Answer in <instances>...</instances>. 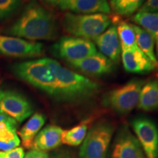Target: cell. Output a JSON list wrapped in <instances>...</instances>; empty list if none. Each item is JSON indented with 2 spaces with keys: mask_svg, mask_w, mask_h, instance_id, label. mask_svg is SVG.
I'll use <instances>...</instances> for the list:
<instances>
[{
  "mask_svg": "<svg viewBox=\"0 0 158 158\" xmlns=\"http://www.w3.org/2000/svg\"><path fill=\"white\" fill-rule=\"evenodd\" d=\"M144 84L142 79L133 78L119 87L108 91L102 97V105L117 114L130 113L138 106Z\"/></svg>",
  "mask_w": 158,
  "mask_h": 158,
  "instance_id": "5",
  "label": "cell"
},
{
  "mask_svg": "<svg viewBox=\"0 0 158 158\" xmlns=\"http://www.w3.org/2000/svg\"><path fill=\"white\" fill-rule=\"evenodd\" d=\"M12 71L17 78L54 97L56 94V79L44 59H34L13 65Z\"/></svg>",
  "mask_w": 158,
  "mask_h": 158,
  "instance_id": "4",
  "label": "cell"
},
{
  "mask_svg": "<svg viewBox=\"0 0 158 158\" xmlns=\"http://www.w3.org/2000/svg\"><path fill=\"white\" fill-rule=\"evenodd\" d=\"M136 36V44L148 58L158 68V59L155 54V43L152 37L139 26L132 24Z\"/></svg>",
  "mask_w": 158,
  "mask_h": 158,
  "instance_id": "20",
  "label": "cell"
},
{
  "mask_svg": "<svg viewBox=\"0 0 158 158\" xmlns=\"http://www.w3.org/2000/svg\"><path fill=\"white\" fill-rule=\"evenodd\" d=\"M21 0H0V20L6 19L15 13Z\"/></svg>",
  "mask_w": 158,
  "mask_h": 158,
  "instance_id": "25",
  "label": "cell"
},
{
  "mask_svg": "<svg viewBox=\"0 0 158 158\" xmlns=\"http://www.w3.org/2000/svg\"><path fill=\"white\" fill-rule=\"evenodd\" d=\"M109 158H147L137 138L127 125L118 129Z\"/></svg>",
  "mask_w": 158,
  "mask_h": 158,
  "instance_id": "11",
  "label": "cell"
},
{
  "mask_svg": "<svg viewBox=\"0 0 158 158\" xmlns=\"http://www.w3.org/2000/svg\"><path fill=\"white\" fill-rule=\"evenodd\" d=\"M63 10L76 13L109 14L111 12L108 0H65L58 6Z\"/></svg>",
  "mask_w": 158,
  "mask_h": 158,
  "instance_id": "15",
  "label": "cell"
},
{
  "mask_svg": "<svg viewBox=\"0 0 158 158\" xmlns=\"http://www.w3.org/2000/svg\"><path fill=\"white\" fill-rule=\"evenodd\" d=\"M63 28L74 37L88 40H95L111 24L106 14H75L66 13L62 21Z\"/></svg>",
  "mask_w": 158,
  "mask_h": 158,
  "instance_id": "3",
  "label": "cell"
},
{
  "mask_svg": "<svg viewBox=\"0 0 158 158\" xmlns=\"http://www.w3.org/2000/svg\"><path fill=\"white\" fill-rule=\"evenodd\" d=\"M23 158H50L48 154L45 152L37 151L32 149L29 151L24 155Z\"/></svg>",
  "mask_w": 158,
  "mask_h": 158,
  "instance_id": "28",
  "label": "cell"
},
{
  "mask_svg": "<svg viewBox=\"0 0 158 158\" xmlns=\"http://www.w3.org/2000/svg\"><path fill=\"white\" fill-rule=\"evenodd\" d=\"M44 45L35 41L0 35V54L13 58H32L44 54Z\"/></svg>",
  "mask_w": 158,
  "mask_h": 158,
  "instance_id": "9",
  "label": "cell"
},
{
  "mask_svg": "<svg viewBox=\"0 0 158 158\" xmlns=\"http://www.w3.org/2000/svg\"><path fill=\"white\" fill-rule=\"evenodd\" d=\"M87 123L84 122L70 130H63L62 143L74 147L80 145L86 137L87 133Z\"/></svg>",
  "mask_w": 158,
  "mask_h": 158,
  "instance_id": "22",
  "label": "cell"
},
{
  "mask_svg": "<svg viewBox=\"0 0 158 158\" xmlns=\"http://www.w3.org/2000/svg\"><path fill=\"white\" fill-rule=\"evenodd\" d=\"M94 41L102 55L109 59L114 64L119 62L122 48L116 27L111 26L108 27Z\"/></svg>",
  "mask_w": 158,
  "mask_h": 158,
  "instance_id": "14",
  "label": "cell"
},
{
  "mask_svg": "<svg viewBox=\"0 0 158 158\" xmlns=\"http://www.w3.org/2000/svg\"><path fill=\"white\" fill-rule=\"evenodd\" d=\"M17 122L0 113V151L7 152L19 147L21 140L17 134Z\"/></svg>",
  "mask_w": 158,
  "mask_h": 158,
  "instance_id": "16",
  "label": "cell"
},
{
  "mask_svg": "<svg viewBox=\"0 0 158 158\" xmlns=\"http://www.w3.org/2000/svg\"><path fill=\"white\" fill-rule=\"evenodd\" d=\"M56 79L54 98L62 101L78 102L95 95L100 85L82 75L63 67L53 59L44 58Z\"/></svg>",
  "mask_w": 158,
  "mask_h": 158,
  "instance_id": "2",
  "label": "cell"
},
{
  "mask_svg": "<svg viewBox=\"0 0 158 158\" xmlns=\"http://www.w3.org/2000/svg\"><path fill=\"white\" fill-rule=\"evenodd\" d=\"M62 132L63 130L59 126H47L37 133L31 148L45 152L58 147L62 143Z\"/></svg>",
  "mask_w": 158,
  "mask_h": 158,
  "instance_id": "17",
  "label": "cell"
},
{
  "mask_svg": "<svg viewBox=\"0 0 158 158\" xmlns=\"http://www.w3.org/2000/svg\"><path fill=\"white\" fill-rule=\"evenodd\" d=\"M0 158H5V155H4V152H0Z\"/></svg>",
  "mask_w": 158,
  "mask_h": 158,
  "instance_id": "31",
  "label": "cell"
},
{
  "mask_svg": "<svg viewBox=\"0 0 158 158\" xmlns=\"http://www.w3.org/2000/svg\"><path fill=\"white\" fill-rule=\"evenodd\" d=\"M69 65L84 73L93 76H105L115 70L114 63L98 52Z\"/></svg>",
  "mask_w": 158,
  "mask_h": 158,
  "instance_id": "12",
  "label": "cell"
},
{
  "mask_svg": "<svg viewBox=\"0 0 158 158\" xmlns=\"http://www.w3.org/2000/svg\"><path fill=\"white\" fill-rule=\"evenodd\" d=\"M121 58L124 70L132 73H148L157 68L138 46L122 49Z\"/></svg>",
  "mask_w": 158,
  "mask_h": 158,
  "instance_id": "13",
  "label": "cell"
},
{
  "mask_svg": "<svg viewBox=\"0 0 158 158\" xmlns=\"http://www.w3.org/2000/svg\"><path fill=\"white\" fill-rule=\"evenodd\" d=\"M146 0H109L110 9L116 14L128 16L138 10Z\"/></svg>",
  "mask_w": 158,
  "mask_h": 158,
  "instance_id": "23",
  "label": "cell"
},
{
  "mask_svg": "<svg viewBox=\"0 0 158 158\" xmlns=\"http://www.w3.org/2000/svg\"><path fill=\"white\" fill-rule=\"evenodd\" d=\"M43 1H44L45 3L48 4V5L58 7L62 2L65 1V0H43Z\"/></svg>",
  "mask_w": 158,
  "mask_h": 158,
  "instance_id": "30",
  "label": "cell"
},
{
  "mask_svg": "<svg viewBox=\"0 0 158 158\" xmlns=\"http://www.w3.org/2000/svg\"><path fill=\"white\" fill-rule=\"evenodd\" d=\"M132 127L147 158H158V128L155 122L139 116L132 121Z\"/></svg>",
  "mask_w": 158,
  "mask_h": 158,
  "instance_id": "10",
  "label": "cell"
},
{
  "mask_svg": "<svg viewBox=\"0 0 158 158\" xmlns=\"http://www.w3.org/2000/svg\"><path fill=\"white\" fill-rule=\"evenodd\" d=\"M114 130V126L108 122L94 124L86 133L81 147L80 158H106Z\"/></svg>",
  "mask_w": 158,
  "mask_h": 158,
  "instance_id": "6",
  "label": "cell"
},
{
  "mask_svg": "<svg viewBox=\"0 0 158 158\" xmlns=\"http://www.w3.org/2000/svg\"><path fill=\"white\" fill-rule=\"evenodd\" d=\"M133 21L152 37L155 43L156 56L158 59V13H149L138 12Z\"/></svg>",
  "mask_w": 158,
  "mask_h": 158,
  "instance_id": "21",
  "label": "cell"
},
{
  "mask_svg": "<svg viewBox=\"0 0 158 158\" xmlns=\"http://www.w3.org/2000/svg\"><path fill=\"white\" fill-rule=\"evenodd\" d=\"M33 106L28 99L11 89H0V113L17 122H22L33 113Z\"/></svg>",
  "mask_w": 158,
  "mask_h": 158,
  "instance_id": "8",
  "label": "cell"
},
{
  "mask_svg": "<svg viewBox=\"0 0 158 158\" xmlns=\"http://www.w3.org/2000/svg\"><path fill=\"white\" fill-rule=\"evenodd\" d=\"M138 107L144 111H153L158 109V80L157 79L150 80L143 84L140 94Z\"/></svg>",
  "mask_w": 158,
  "mask_h": 158,
  "instance_id": "19",
  "label": "cell"
},
{
  "mask_svg": "<svg viewBox=\"0 0 158 158\" xmlns=\"http://www.w3.org/2000/svg\"><path fill=\"white\" fill-rule=\"evenodd\" d=\"M5 158H23L24 152L21 147H17L7 152H4Z\"/></svg>",
  "mask_w": 158,
  "mask_h": 158,
  "instance_id": "27",
  "label": "cell"
},
{
  "mask_svg": "<svg viewBox=\"0 0 158 158\" xmlns=\"http://www.w3.org/2000/svg\"><path fill=\"white\" fill-rule=\"evenodd\" d=\"M45 122V116L40 113H35L29 118L19 133L23 147L27 149L32 147L35 138L44 125Z\"/></svg>",
  "mask_w": 158,
  "mask_h": 158,
  "instance_id": "18",
  "label": "cell"
},
{
  "mask_svg": "<svg viewBox=\"0 0 158 158\" xmlns=\"http://www.w3.org/2000/svg\"><path fill=\"white\" fill-rule=\"evenodd\" d=\"M138 12L149 13H158V0H146L138 10Z\"/></svg>",
  "mask_w": 158,
  "mask_h": 158,
  "instance_id": "26",
  "label": "cell"
},
{
  "mask_svg": "<svg viewBox=\"0 0 158 158\" xmlns=\"http://www.w3.org/2000/svg\"><path fill=\"white\" fill-rule=\"evenodd\" d=\"M116 29L122 49L137 46L135 33L132 24L127 22H121Z\"/></svg>",
  "mask_w": 158,
  "mask_h": 158,
  "instance_id": "24",
  "label": "cell"
},
{
  "mask_svg": "<svg viewBox=\"0 0 158 158\" xmlns=\"http://www.w3.org/2000/svg\"><path fill=\"white\" fill-rule=\"evenodd\" d=\"M51 51L54 56L70 64L96 54L97 48L91 40L66 36L54 43Z\"/></svg>",
  "mask_w": 158,
  "mask_h": 158,
  "instance_id": "7",
  "label": "cell"
},
{
  "mask_svg": "<svg viewBox=\"0 0 158 158\" xmlns=\"http://www.w3.org/2000/svg\"><path fill=\"white\" fill-rule=\"evenodd\" d=\"M7 33L10 36L35 42L52 40L58 35V27L52 13L36 0H31L7 29Z\"/></svg>",
  "mask_w": 158,
  "mask_h": 158,
  "instance_id": "1",
  "label": "cell"
},
{
  "mask_svg": "<svg viewBox=\"0 0 158 158\" xmlns=\"http://www.w3.org/2000/svg\"><path fill=\"white\" fill-rule=\"evenodd\" d=\"M53 158H75L73 156L71 155L70 153L68 152H62L56 154Z\"/></svg>",
  "mask_w": 158,
  "mask_h": 158,
  "instance_id": "29",
  "label": "cell"
}]
</instances>
